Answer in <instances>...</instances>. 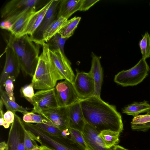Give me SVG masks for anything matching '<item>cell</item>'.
Segmentation results:
<instances>
[{"instance_id":"obj_35","label":"cell","mask_w":150,"mask_h":150,"mask_svg":"<svg viewBox=\"0 0 150 150\" xmlns=\"http://www.w3.org/2000/svg\"><path fill=\"white\" fill-rule=\"evenodd\" d=\"M99 0H81L79 11H85L88 10Z\"/></svg>"},{"instance_id":"obj_37","label":"cell","mask_w":150,"mask_h":150,"mask_svg":"<svg viewBox=\"0 0 150 150\" xmlns=\"http://www.w3.org/2000/svg\"><path fill=\"white\" fill-rule=\"evenodd\" d=\"M40 146V150H56L52 148L43 144L41 145Z\"/></svg>"},{"instance_id":"obj_39","label":"cell","mask_w":150,"mask_h":150,"mask_svg":"<svg viewBox=\"0 0 150 150\" xmlns=\"http://www.w3.org/2000/svg\"><path fill=\"white\" fill-rule=\"evenodd\" d=\"M112 150H128L126 149L123 147L119 145H116L113 148Z\"/></svg>"},{"instance_id":"obj_2","label":"cell","mask_w":150,"mask_h":150,"mask_svg":"<svg viewBox=\"0 0 150 150\" xmlns=\"http://www.w3.org/2000/svg\"><path fill=\"white\" fill-rule=\"evenodd\" d=\"M5 40L15 52L23 73L33 77L39 60L40 45L27 34L16 37L10 33Z\"/></svg>"},{"instance_id":"obj_34","label":"cell","mask_w":150,"mask_h":150,"mask_svg":"<svg viewBox=\"0 0 150 150\" xmlns=\"http://www.w3.org/2000/svg\"><path fill=\"white\" fill-rule=\"evenodd\" d=\"M150 122V115L148 113L144 115H138L134 117L131 124L141 125Z\"/></svg>"},{"instance_id":"obj_9","label":"cell","mask_w":150,"mask_h":150,"mask_svg":"<svg viewBox=\"0 0 150 150\" xmlns=\"http://www.w3.org/2000/svg\"><path fill=\"white\" fill-rule=\"evenodd\" d=\"M76 75L73 85L80 100L88 98L93 96L95 86L94 80L91 73L80 71L76 70Z\"/></svg>"},{"instance_id":"obj_31","label":"cell","mask_w":150,"mask_h":150,"mask_svg":"<svg viewBox=\"0 0 150 150\" xmlns=\"http://www.w3.org/2000/svg\"><path fill=\"white\" fill-rule=\"evenodd\" d=\"M35 125L42 130L52 135L57 136H62V131L58 128L52 125L49 124L37 123Z\"/></svg>"},{"instance_id":"obj_14","label":"cell","mask_w":150,"mask_h":150,"mask_svg":"<svg viewBox=\"0 0 150 150\" xmlns=\"http://www.w3.org/2000/svg\"><path fill=\"white\" fill-rule=\"evenodd\" d=\"M50 57L58 71L63 78L73 84L75 76L71 67L70 61L59 50L49 49Z\"/></svg>"},{"instance_id":"obj_12","label":"cell","mask_w":150,"mask_h":150,"mask_svg":"<svg viewBox=\"0 0 150 150\" xmlns=\"http://www.w3.org/2000/svg\"><path fill=\"white\" fill-rule=\"evenodd\" d=\"M61 0H52L41 24L33 34L30 36L31 40L36 44L42 46L45 43L43 35L45 31L57 18L59 4Z\"/></svg>"},{"instance_id":"obj_26","label":"cell","mask_w":150,"mask_h":150,"mask_svg":"<svg viewBox=\"0 0 150 150\" xmlns=\"http://www.w3.org/2000/svg\"><path fill=\"white\" fill-rule=\"evenodd\" d=\"M36 141H37L41 145L43 144L41 139L27 129L25 126L24 139L25 150H32L38 146Z\"/></svg>"},{"instance_id":"obj_38","label":"cell","mask_w":150,"mask_h":150,"mask_svg":"<svg viewBox=\"0 0 150 150\" xmlns=\"http://www.w3.org/2000/svg\"><path fill=\"white\" fill-rule=\"evenodd\" d=\"M7 146V144L5 142H1L0 143V150H4Z\"/></svg>"},{"instance_id":"obj_33","label":"cell","mask_w":150,"mask_h":150,"mask_svg":"<svg viewBox=\"0 0 150 150\" xmlns=\"http://www.w3.org/2000/svg\"><path fill=\"white\" fill-rule=\"evenodd\" d=\"M69 130L71 134V139L77 142L86 150V145L81 131L72 128H70Z\"/></svg>"},{"instance_id":"obj_30","label":"cell","mask_w":150,"mask_h":150,"mask_svg":"<svg viewBox=\"0 0 150 150\" xmlns=\"http://www.w3.org/2000/svg\"><path fill=\"white\" fill-rule=\"evenodd\" d=\"M34 87L33 83L25 85L22 87L20 92L22 97L25 98L32 105L33 103V98L34 95Z\"/></svg>"},{"instance_id":"obj_10","label":"cell","mask_w":150,"mask_h":150,"mask_svg":"<svg viewBox=\"0 0 150 150\" xmlns=\"http://www.w3.org/2000/svg\"><path fill=\"white\" fill-rule=\"evenodd\" d=\"M6 59L5 64L0 77V92L4 91L5 81L9 76L16 78L21 70L16 55L13 49L6 45L5 49Z\"/></svg>"},{"instance_id":"obj_29","label":"cell","mask_w":150,"mask_h":150,"mask_svg":"<svg viewBox=\"0 0 150 150\" xmlns=\"http://www.w3.org/2000/svg\"><path fill=\"white\" fill-rule=\"evenodd\" d=\"M23 121L27 123L49 124L50 122L40 115L32 112H28L23 114Z\"/></svg>"},{"instance_id":"obj_19","label":"cell","mask_w":150,"mask_h":150,"mask_svg":"<svg viewBox=\"0 0 150 150\" xmlns=\"http://www.w3.org/2000/svg\"><path fill=\"white\" fill-rule=\"evenodd\" d=\"M81 0H61L57 18L62 17L68 19L74 13L79 11Z\"/></svg>"},{"instance_id":"obj_32","label":"cell","mask_w":150,"mask_h":150,"mask_svg":"<svg viewBox=\"0 0 150 150\" xmlns=\"http://www.w3.org/2000/svg\"><path fill=\"white\" fill-rule=\"evenodd\" d=\"M16 78L14 77L9 76L6 79L4 84L5 91L6 92L10 98L15 101V99L14 95L13 83Z\"/></svg>"},{"instance_id":"obj_4","label":"cell","mask_w":150,"mask_h":150,"mask_svg":"<svg viewBox=\"0 0 150 150\" xmlns=\"http://www.w3.org/2000/svg\"><path fill=\"white\" fill-rule=\"evenodd\" d=\"M150 69L146 59L142 58L132 68L118 72L115 75L114 81L123 87L136 86L147 76Z\"/></svg>"},{"instance_id":"obj_25","label":"cell","mask_w":150,"mask_h":150,"mask_svg":"<svg viewBox=\"0 0 150 150\" xmlns=\"http://www.w3.org/2000/svg\"><path fill=\"white\" fill-rule=\"evenodd\" d=\"M81 19L80 17L75 16L68 20L58 33L62 38L68 39L73 35Z\"/></svg>"},{"instance_id":"obj_43","label":"cell","mask_w":150,"mask_h":150,"mask_svg":"<svg viewBox=\"0 0 150 150\" xmlns=\"http://www.w3.org/2000/svg\"><path fill=\"white\" fill-rule=\"evenodd\" d=\"M149 5H150V4H149Z\"/></svg>"},{"instance_id":"obj_24","label":"cell","mask_w":150,"mask_h":150,"mask_svg":"<svg viewBox=\"0 0 150 150\" xmlns=\"http://www.w3.org/2000/svg\"><path fill=\"white\" fill-rule=\"evenodd\" d=\"M0 99L7 110H10L14 113L18 112L23 114L28 112V108L20 105L15 101L11 99L5 91L0 92Z\"/></svg>"},{"instance_id":"obj_28","label":"cell","mask_w":150,"mask_h":150,"mask_svg":"<svg viewBox=\"0 0 150 150\" xmlns=\"http://www.w3.org/2000/svg\"><path fill=\"white\" fill-rule=\"evenodd\" d=\"M139 45L140 48L142 58L146 59L150 57V35L146 32L139 41Z\"/></svg>"},{"instance_id":"obj_1","label":"cell","mask_w":150,"mask_h":150,"mask_svg":"<svg viewBox=\"0 0 150 150\" xmlns=\"http://www.w3.org/2000/svg\"><path fill=\"white\" fill-rule=\"evenodd\" d=\"M80 103L86 123L99 133L109 129L120 133L122 132L123 125L122 116L115 106L96 96L81 100Z\"/></svg>"},{"instance_id":"obj_27","label":"cell","mask_w":150,"mask_h":150,"mask_svg":"<svg viewBox=\"0 0 150 150\" xmlns=\"http://www.w3.org/2000/svg\"><path fill=\"white\" fill-rule=\"evenodd\" d=\"M67 39L62 38L58 33H57L46 43L50 50H59L64 54L65 55L64 51V46L65 42Z\"/></svg>"},{"instance_id":"obj_16","label":"cell","mask_w":150,"mask_h":150,"mask_svg":"<svg viewBox=\"0 0 150 150\" xmlns=\"http://www.w3.org/2000/svg\"><path fill=\"white\" fill-rule=\"evenodd\" d=\"M91 65L89 72L93 76L95 83L94 92L92 96L100 97L103 81V71L100 62V57L92 52Z\"/></svg>"},{"instance_id":"obj_36","label":"cell","mask_w":150,"mask_h":150,"mask_svg":"<svg viewBox=\"0 0 150 150\" xmlns=\"http://www.w3.org/2000/svg\"><path fill=\"white\" fill-rule=\"evenodd\" d=\"M4 118L6 122L9 124L12 123L15 118L14 113L11 111L7 110L4 114Z\"/></svg>"},{"instance_id":"obj_21","label":"cell","mask_w":150,"mask_h":150,"mask_svg":"<svg viewBox=\"0 0 150 150\" xmlns=\"http://www.w3.org/2000/svg\"><path fill=\"white\" fill-rule=\"evenodd\" d=\"M150 109V104L145 100L142 102H134L122 109V112L134 117L142 113L147 112Z\"/></svg>"},{"instance_id":"obj_20","label":"cell","mask_w":150,"mask_h":150,"mask_svg":"<svg viewBox=\"0 0 150 150\" xmlns=\"http://www.w3.org/2000/svg\"><path fill=\"white\" fill-rule=\"evenodd\" d=\"M37 10L32 8L28 11L13 24L8 31L16 37L20 36L30 18Z\"/></svg>"},{"instance_id":"obj_11","label":"cell","mask_w":150,"mask_h":150,"mask_svg":"<svg viewBox=\"0 0 150 150\" xmlns=\"http://www.w3.org/2000/svg\"><path fill=\"white\" fill-rule=\"evenodd\" d=\"M38 114L62 131L70 128L68 107L47 108L42 110Z\"/></svg>"},{"instance_id":"obj_15","label":"cell","mask_w":150,"mask_h":150,"mask_svg":"<svg viewBox=\"0 0 150 150\" xmlns=\"http://www.w3.org/2000/svg\"><path fill=\"white\" fill-rule=\"evenodd\" d=\"M81 134L86 146V150H112L108 149L93 127L86 123Z\"/></svg>"},{"instance_id":"obj_42","label":"cell","mask_w":150,"mask_h":150,"mask_svg":"<svg viewBox=\"0 0 150 150\" xmlns=\"http://www.w3.org/2000/svg\"><path fill=\"white\" fill-rule=\"evenodd\" d=\"M4 150H8V148L7 146L6 148Z\"/></svg>"},{"instance_id":"obj_22","label":"cell","mask_w":150,"mask_h":150,"mask_svg":"<svg viewBox=\"0 0 150 150\" xmlns=\"http://www.w3.org/2000/svg\"><path fill=\"white\" fill-rule=\"evenodd\" d=\"M120 134L119 132L109 129L101 131L98 135L106 148L110 149L118 143Z\"/></svg>"},{"instance_id":"obj_7","label":"cell","mask_w":150,"mask_h":150,"mask_svg":"<svg viewBox=\"0 0 150 150\" xmlns=\"http://www.w3.org/2000/svg\"><path fill=\"white\" fill-rule=\"evenodd\" d=\"M54 89L59 107H68L81 100L73 84L67 80L58 83Z\"/></svg>"},{"instance_id":"obj_8","label":"cell","mask_w":150,"mask_h":150,"mask_svg":"<svg viewBox=\"0 0 150 150\" xmlns=\"http://www.w3.org/2000/svg\"><path fill=\"white\" fill-rule=\"evenodd\" d=\"M15 118L9 131L7 143L8 150H25V126L21 118L14 113Z\"/></svg>"},{"instance_id":"obj_18","label":"cell","mask_w":150,"mask_h":150,"mask_svg":"<svg viewBox=\"0 0 150 150\" xmlns=\"http://www.w3.org/2000/svg\"><path fill=\"white\" fill-rule=\"evenodd\" d=\"M52 1V0L48 1L42 7L35 12L30 18L21 36L25 34L30 36L33 34L42 22Z\"/></svg>"},{"instance_id":"obj_23","label":"cell","mask_w":150,"mask_h":150,"mask_svg":"<svg viewBox=\"0 0 150 150\" xmlns=\"http://www.w3.org/2000/svg\"><path fill=\"white\" fill-rule=\"evenodd\" d=\"M68 19L62 17L57 18L45 31L43 35L44 42H47L55 34L58 33Z\"/></svg>"},{"instance_id":"obj_6","label":"cell","mask_w":150,"mask_h":150,"mask_svg":"<svg viewBox=\"0 0 150 150\" xmlns=\"http://www.w3.org/2000/svg\"><path fill=\"white\" fill-rule=\"evenodd\" d=\"M42 0H12L8 2L1 11L3 19L25 13L32 8L40 9L48 1Z\"/></svg>"},{"instance_id":"obj_17","label":"cell","mask_w":150,"mask_h":150,"mask_svg":"<svg viewBox=\"0 0 150 150\" xmlns=\"http://www.w3.org/2000/svg\"><path fill=\"white\" fill-rule=\"evenodd\" d=\"M70 128L81 131L86 123L83 115L80 100L68 107Z\"/></svg>"},{"instance_id":"obj_40","label":"cell","mask_w":150,"mask_h":150,"mask_svg":"<svg viewBox=\"0 0 150 150\" xmlns=\"http://www.w3.org/2000/svg\"><path fill=\"white\" fill-rule=\"evenodd\" d=\"M10 124L5 121L2 124V126H3L5 128L7 129L9 127Z\"/></svg>"},{"instance_id":"obj_13","label":"cell","mask_w":150,"mask_h":150,"mask_svg":"<svg viewBox=\"0 0 150 150\" xmlns=\"http://www.w3.org/2000/svg\"><path fill=\"white\" fill-rule=\"evenodd\" d=\"M33 106L32 112L38 114L43 110L59 107L54 88L50 89L39 91L35 93L33 98Z\"/></svg>"},{"instance_id":"obj_5","label":"cell","mask_w":150,"mask_h":150,"mask_svg":"<svg viewBox=\"0 0 150 150\" xmlns=\"http://www.w3.org/2000/svg\"><path fill=\"white\" fill-rule=\"evenodd\" d=\"M23 123L27 129L56 150H75V144L70 139L62 136L58 137L51 134L31 123L24 121Z\"/></svg>"},{"instance_id":"obj_3","label":"cell","mask_w":150,"mask_h":150,"mask_svg":"<svg viewBox=\"0 0 150 150\" xmlns=\"http://www.w3.org/2000/svg\"><path fill=\"white\" fill-rule=\"evenodd\" d=\"M31 82L36 90L50 89L55 87L57 81L64 79L59 73L50 57L47 43L42 45Z\"/></svg>"},{"instance_id":"obj_41","label":"cell","mask_w":150,"mask_h":150,"mask_svg":"<svg viewBox=\"0 0 150 150\" xmlns=\"http://www.w3.org/2000/svg\"><path fill=\"white\" fill-rule=\"evenodd\" d=\"M147 113H148L150 115V109L147 112Z\"/></svg>"}]
</instances>
